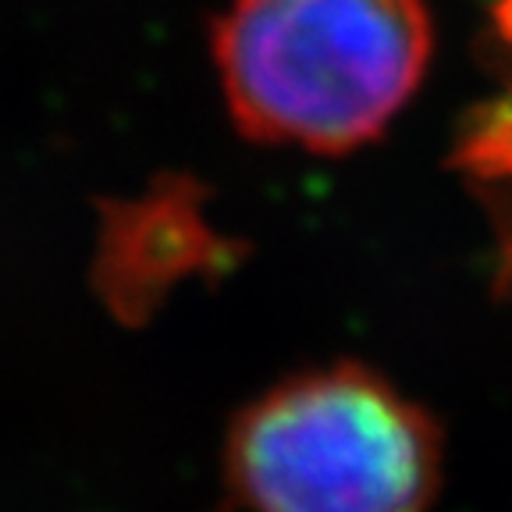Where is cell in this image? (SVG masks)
I'll return each instance as SVG.
<instances>
[{
	"mask_svg": "<svg viewBox=\"0 0 512 512\" xmlns=\"http://www.w3.org/2000/svg\"><path fill=\"white\" fill-rule=\"evenodd\" d=\"M441 427L360 363L292 374L228 427L224 484L242 512H427Z\"/></svg>",
	"mask_w": 512,
	"mask_h": 512,
	"instance_id": "obj_2",
	"label": "cell"
},
{
	"mask_svg": "<svg viewBox=\"0 0 512 512\" xmlns=\"http://www.w3.org/2000/svg\"><path fill=\"white\" fill-rule=\"evenodd\" d=\"M491 40L505 68V86L466 121L456 168L488 200L502 235L505 278H512V0H498L491 11Z\"/></svg>",
	"mask_w": 512,
	"mask_h": 512,
	"instance_id": "obj_4",
	"label": "cell"
},
{
	"mask_svg": "<svg viewBox=\"0 0 512 512\" xmlns=\"http://www.w3.org/2000/svg\"><path fill=\"white\" fill-rule=\"evenodd\" d=\"M431 36L427 0H232L210 50L242 136L338 157L409 104Z\"/></svg>",
	"mask_w": 512,
	"mask_h": 512,
	"instance_id": "obj_1",
	"label": "cell"
},
{
	"mask_svg": "<svg viewBox=\"0 0 512 512\" xmlns=\"http://www.w3.org/2000/svg\"><path fill=\"white\" fill-rule=\"evenodd\" d=\"M224 242L210 232L200 196L189 182L157 185L107 214L96 256V288L118 317H146L168 288L217 264Z\"/></svg>",
	"mask_w": 512,
	"mask_h": 512,
	"instance_id": "obj_3",
	"label": "cell"
}]
</instances>
